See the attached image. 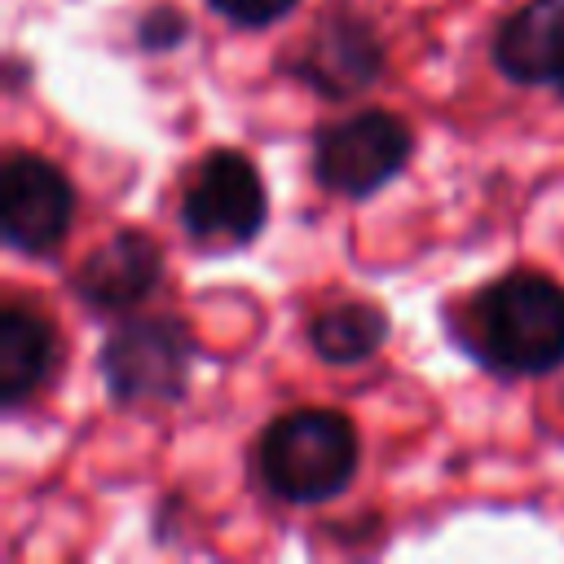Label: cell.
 I'll return each mask as SVG.
<instances>
[{
  "instance_id": "cell-2",
  "label": "cell",
  "mask_w": 564,
  "mask_h": 564,
  "mask_svg": "<svg viewBox=\"0 0 564 564\" xmlns=\"http://www.w3.org/2000/svg\"><path fill=\"white\" fill-rule=\"evenodd\" d=\"M260 476L286 502H330L357 476V427L339 410H291L260 436Z\"/></svg>"
},
{
  "instance_id": "cell-9",
  "label": "cell",
  "mask_w": 564,
  "mask_h": 564,
  "mask_svg": "<svg viewBox=\"0 0 564 564\" xmlns=\"http://www.w3.org/2000/svg\"><path fill=\"white\" fill-rule=\"evenodd\" d=\"M494 66L516 84L564 79V0H529L494 35Z\"/></svg>"
},
{
  "instance_id": "cell-1",
  "label": "cell",
  "mask_w": 564,
  "mask_h": 564,
  "mask_svg": "<svg viewBox=\"0 0 564 564\" xmlns=\"http://www.w3.org/2000/svg\"><path fill=\"white\" fill-rule=\"evenodd\" d=\"M476 348L502 375H551L564 366V286L546 273H507L476 295Z\"/></svg>"
},
{
  "instance_id": "cell-8",
  "label": "cell",
  "mask_w": 564,
  "mask_h": 564,
  "mask_svg": "<svg viewBox=\"0 0 564 564\" xmlns=\"http://www.w3.org/2000/svg\"><path fill=\"white\" fill-rule=\"evenodd\" d=\"M163 278V251L141 229H119L101 247L84 256L75 269V295L93 313H128L137 308Z\"/></svg>"
},
{
  "instance_id": "cell-4",
  "label": "cell",
  "mask_w": 564,
  "mask_h": 564,
  "mask_svg": "<svg viewBox=\"0 0 564 564\" xmlns=\"http://www.w3.org/2000/svg\"><path fill=\"white\" fill-rule=\"evenodd\" d=\"M194 366V339L181 317H128L101 344V379L115 401H176Z\"/></svg>"
},
{
  "instance_id": "cell-14",
  "label": "cell",
  "mask_w": 564,
  "mask_h": 564,
  "mask_svg": "<svg viewBox=\"0 0 564 564\" xmlns=\"http://www.w3.org/2000/svg\"><path fill=\"white\" fill-rule=\"evenodd\" d=\"M560 93H564V79H560Z\"/></svg>"
},
{
  "instance_id": "cell-3",
  "label": "cell",
  "mask_w": 564,
  "mask_h": 564,
  "mask_svg": "<svg viewBox=\"0 0 564 564\" xmlns=\"http://www.w3.org/2000/svg\"><path fill=\"white\" fill-rule=\"evenodd\" d=\"M264 216H269L264 181L234 150H212L194 167V176L181 194V225L203 251L247 247L264 229Z\"/></svg>"
},
{
  "instance_id": "cell-6",
  "label": "cell",
  "mask_w": 564,
  "mask_h": 564,
  "mask_svg": "<svg viewBox=\"0 0 564 564\" xmlns=\"http://www.w3.org/2000/svg\"><path fill=\"white\" fill-rule=\"evenodd\" d=\"M291 70L317 88L330 101H348L357 93H366L379 70H383V44L375 35V26L344 0H330L313 31L304 35L300 53L291 57Z\"/></svg>"
},
{
  "instance_id": "cell-10",
  "label": "cell",
  "mask_w": 564,
  "mask_h": 564,
  "mask_svg": "<svg viewBox=\"0 0 564 564\" xmlns=\"http://www.w3.org/2000/svg\"><path fill=\"white\" fill-rule=\"evenodd\" d=\"M53 361H57V335L48 317H40L26 304H4L0 308V401L18 410L26 397H35Z\"/></svg>"
},
{
  "instance_id": "cell-13",
  "label": "cell",
  "mask_w": 564,
  "mask_h": 564,
  "mask_svg": "<svg viewBox=\"0 0 564 564\" xmlns=\"http://www.w3.org/2000/svg\"><path fill=\"white\" fill-rule=\"evenodd\" d=\"M137 40H141L145 48H172V44L185 40V18H181L176 9H167V4H159V9H150V13L141 18Z\"/></svg>"
},
{
  "instance_id": "cell-5",
  "label": "cell",
  "mask_w": 564,
  "mask_h": 564,
  "mask_svg": "<svg viewBox=\"0 0 564 564\" xmlns=\"http://www.w3.org/2000/svg\"><path fill=\"white\" fill-rule=\"evenodd\" d=\"M410 154H414V132L401 115L357 110L317 132L313 172L326 189L344 198H366L383 189L410 163Z\"/></svg>"
},
{
  "instance_id": "cell-12",
  "label": "cell",
  "mask_w": 564,
  "mask_h": 564,
  "mask_svg": "<svg viewBox=\"0 0 564 564\" xmlns=\"http://www.w3.org/2000/svg\"><path fill=\"white\" fill-rule=\"evenodd\" d=\"M212 4H216V13H225L234 26H251V31L273 26L278 18H286V13L295 9V0H212Z\"/></svg>"
},
{
  "instance_id": "cell-7",
  "label": "cell",
  "mask_w": 564,
  "mask_h": 564,
  "mask_svg": "<svg viewBox=\"0 0 564 564\" xmlns=\"http://www.w3.org/2000/svg\"><path fill=\"white\" fill-rule=\"evenodd\" d=\"M4 207H0V234L22 256H48L62 247L75 220V189L62 176L57 163L44 154L18 150L4 159Z\"/></svg>"
},
{
  "instance_id": "cell-11",
  "label": "cell",
  "mask_w": 564,
  "mask_h": 564,
  "mask_svg": "<svg viewBox=\"0 0 564 564\" xmlns=\"http://www.w3.org/2000/svg\"><path fill=\"white\" fill-rule=\"evenodd\" d=\"M388 339V317L379 304H366V300H352V304H339V308H326L313 317L308 326V344L322 361L330 366H352V361H366L383 348Z\"/></svg>"
}]
</instances>
